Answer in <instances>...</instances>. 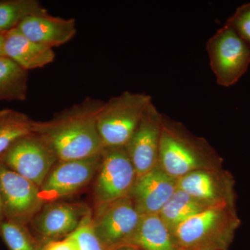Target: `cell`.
Instances as JSON below:
<instances>
[{
    "label": "cell",
    "instance_id": "obj_1",
    "mask_svg": "<svg viewBox=\"0 0 250 250\" xmlns=\"http://www.w3.org/2000/svg\"><path fill=\"white\" fill-rule=\"evenodd\" d=\"M104 102L87 97L55 113L47 121L34 122V133L43 140L58 161L80 160L103 152L97 120Z\"/></svg>",
    "mask_w": 250,
    "mask_h": 250
},
{
    "label": "cell",
    "instance_id": "obj_2",
    "mask_svg": "<svg viewBox=\"0 0 250 250\" xmlns=\"http://www.w3.org/2000/svg\"><path fill=\"white\" fill-rule=\"evenodd\" d=\"M158 166L175 179L202 170L223 167V159L203 137L162 113Z\"/></svg>",
    "mask_w": 250,
    "mask_h": 250
},
{
    "label": "cell",
    "instance_id": "obj_3",
    "mask_svg": "<svg viewBox=\"0 0 250 250\" xmlns=\"http://www.w3.org/2000/svg\"><path fill=\"white\" fill-rule=\"evenodd\" d=\"M241 224L235 206H215L188 220L172 234L179 250H229Z\"/></svg>",
    "mask_w": 250,
    "mask_h": 250
},
{
    "label": "cell",
    "instance_id": "obj_4",
    "mask_svg": "<svg viewBox=\"0 0 250 250\" xmlns=\"http://www.w3.org/2000/svg\"><path fill=\"white\" fill-rule=\"evenodd\" d=\"M152 103L150 95L131 91L104 102L97 120L104 146L125 147Z\"/></svg>",
    "mask_w": 250,
    "mask_h": 250
},
{
    "label": "cell",
    "instance_id": "obj_5",
    "mask_svg": "<svg viewBox=\"0 0 250 250\" xmlns=\"http://www.w3.org/2000/svg\"><path fill=\"white\" fill-rule=\"evenodd\" d=\"M210 66L218 85L236 84L250 65V47L225 23L206 44Z\"/></svg>",
    "mask_w": 250,
    "mask_h": 250
},
{
    "label": "cell",
    "instance_id": "obj_6",
    "mask_svg": "<svg viewBox=\"0 0 250 250\" xmlns=\"http://www.w3.org/2000/svg\"><path fill=\"white\" fill-rule=\"evenodd\" d=\"M136 179V170L125 147H104L93 190L97 207L128 196Z\"/></svg>",
    "mask_w": 250,
    "mask_h": 250
},
{
    "label": "cell",
    "instance_id": "obj_7",
    "mask_svg": "<svg viewBox=\"0 0 250 250\" xmlns=\"http://www.w3.org/2000/svg\"><path fill=\"white\" fill-rule=\"evenodd\" d=\"M58 161L45 141L38 135L23 136L0 156V163L40 188Z\"/></svg>",
    "mask_w": 250,
    "mask_h": 250
},
{
    "label": "cell",
    "instance_id": "obj_8",
    "mask_svg": "<svg viewBox=\"0 0 250 250\" xmlns=\"http://www.w3.org/2000/svg\"><path fill=\"white\" fill-rule=\"evenodd\" d=\"M142 215L128 195L98 207L91 225L104 246L112 250L127 245Z\"/></svg>",
    "mask_w": 250,
    "mask_h": 250
},
{
    "label": "cell",
    "instance_id": "obj_9",
    "mask_svg": "<svg viewBox=\"0 0 250 250\" xmlns=\"http://www.w3.org/2000/svg\"><path fill=\"white\" fill-rule=\"evenodd\" d=\"M0 187L4 220L27 225L45 204L39 187L1 163Z\"/></svg>",
    "mask_w": 250,
    "mask_h": 250
},
{
    "label": "cell",
    "instance_id": "obj_10",
    "mask_svg": "<svg viewBox=\"0 0 250 250\" xmlns=\"http://www.w3.org/2000/svg\"><path fill=\"white\" fill-rule=\"evenodd\" d=\"M101 154L80 160L57 161L39 188L44 203L72 195L89 183L98 172Z\"/></svg>",
    "mask_w": 250,
    "mask_h": 250
},
{
    "label": "cell",
    "instance_id": "obj_11",
    "mask_svg": "<svg viewBox=\"0 0 250 250\" xmlns=\"http://www.w3.org/2000/svg\"><path fill=\"white\" fill-rule=\"evenodd\" d=\"M234 177L223 168L195 171L178 179V188L207 207H236Z\"/></svg>",
    "mask_w": 250,
    "mask_h": 250
},
{
    "label": "cell",
    "instance_id": "obj_12",
    "mask_svg": "<svg viewBox=\"0 0 250 250\" xmlns=\"http://www.w3.org/2000/svg\"><path fill=\"white\" fill-rule=\"evenodd\" d=\"M161 121L162 113L151 103L125 146L136 170V177L153 170L159 164Z\"/></svg>",
    "mask_w": 250,
    "mask_h": 250
},
{
    "label": "cell",
    "instance_id": "obj_13",
    "mask_svg": "<svg viewBox=\"0 0 250 250\" xmlns=\"http://www.w3.org/2000/svg\"><path fill=\"white\" fill-rule=\"evenodd\" d=\"M89 220L88 209L85 206L52 202L42 206L30 223L36 233L54 241L70 236Z\"/></svg>",
    "mask_w": 250,
    "mask_h": 250
},
{
    "label": "cell",
    "instance_id": "obj_14",
    "mask_svg": "<svg viewBox=\"0 0 250 250\" xmlns=\"http://www.w3.org/2000/svg\"><path fill=\"white\" fill-rule=\"evenodd\" d=\"M177 188L178 179L171 177L157 166L136 177L129 196L141 214H159Z\"/></svg>",
    "mask_w": 250,
    "mask_h": 250
},
{
    "label": "cell",
    "instance_id": "obj_15",
    "mask_svg": "<svg viewBox=\"0 0 250 250\" xmlns=\"http://www.w3.org/2000/svg\"><path fill=\"white\" fill-rule=\"evenodd\" d=\"M16 29L31 41L52 49L71 41L77 31L74 18L56 17L48 12L29 16Z\"/></svg>",
    "mask_w": 250,
    "mask_h": 250
},
{
    "label": "cell",
    "instance_id": "obj_16",
    "mask_svg": "<svg viewBox=\"0 0 250 250\" xmlns=\"http://www.w3.org/2000/svg\"><path fill=\"white\" fill-rule=\"evenodd\" d=\"M2 56L28 72L47 66L56 57L53 49L31 41L16 29L6 32Z\"/></svg>",
    "mask_w": 250,
    "mask_h": 250
},
{
    "label": "cell",
    "instance_id": "obj_17",
    "mask_svg": "<svg viewBox=\"0 0 250 250\" xmlns=\"http://www.w3.org/2000/svg\"><path fill=\"white\" fill-rule=\"evenodd\" d=\"M126 246L143 250H179L172 232L159 214L143 215Z\"/></svg>",
    "mask_w": 250,
    "mask_h": 250
},
{
    "label": "cell",
    "instance_id": "obj_18",
    "mask_svg": "<svg viewBox=\"0 0 250 250\" xmlns=\"http://www.w3.org/2000/svg\"><path fill=\"white\" fill-rule=\"evenodd\" d=\"M207 208L209 207L202 205L178 188L159 215L172 233L181 225Z\"/></svg>",
    "mask_w": 250,
    "mask_h": 250
},
{
    "label": "cell",
    "instance_id": "obj_19",
    "mask_svg": "<svg viewBox=\"0 0 250 250\" xmlns=\"http://www.w3.org/2000/svg\"><path fill=\"white\" fill-rule=\"evenodd\" d=\"M29 72L6 57H0V101H24L27 98Z\"/></svg>",
    "mask_w": 250,
    "mask_h": 250
},
{
    "label": "cell",
    "instance_id": "obj_20",
    "mask_svg": "<svg viewBox=\"0 0 250 250\" xmlns=\"http://www.w3.org/2000/svg\"><path fill=\"white\" fill-rule=\"evenodd\" d=\"M34 122L22 112L11 108L0 110V156L17 140L33 134Z\"/></svg>",
    "mask_w": 250,
    "mask_h": 250
},
{
    "label": "cell",
    "instance_id": "obj_21",
    "mask_svg": "<svg viewBox=\"0 0 250 250\" xmlns=\"http://www.w3.org/2000/svg\"><path fill=\"white\" fill-rule=\"evenodd\" d=\"M46 13L47 10L38 0L0 1V34L16 29L29 16Z\"/></svg>",
    "mask_w": 250,
    "mask_h": 250
},
{
    "label": "cell",
    "instance_id": "obj_22",
    "mask_svg": "<svg viewBox=\"0 0 250 250\" xmlns=\"http://www.w3.org/2000/svg\"><path fill=\"white\" fill-rule=\"evenodd\" d=\"M27 225L4 220L0 227V236L9 250H37Z\"/></svg>",
    "mask_w": 250,
    "mask_h": 250
},
{
    "label": "cell",
    "instance_id": "obj_23",
    "mask_svg": "<svg viewBox=\"0 0 250 250\" xmlns=\"http://www.w3.org/2000/svg\"><path fill=\"white\" fill-rule=\"evenodd\" d=\"M70 236L76 243L79 250H108L94 231L90 220L81 225Z\"/></svg>",
    "mask_w": 250,
    "mask_h": 250
},
{
    "label": "cell",
    "instance_id": "obj_24",
    "mask_svg": "<svg viewBox=\"0 0 250 250\" xmlns=\"http://www.w3.org/2000/svg\"><path fill=\"white\" fill-rule=\"evenodd\" d=\"M226 23L250 47V2L237 8Z\"/></svg>",
    "mask_w": 250,
    "mask_h": 250
},
{
    "label": "cell",
    "instance_id": "obj_25",
    "mask_svg": "<svg viewBox=\"0 0 250 250\" xmlns=\"http://www.w3.org/2000/svg\"><path fill=\"white\" fill-rule=\"evenodd\" d=\"M42 250H79L75 241L68 236L60 241L49 242Z\"/></svg>",
    "mask_w": 250,
    "mask_h": 250
},
{
    "label": "cell",
    "instance_id": "obj_26",
    "mask_svg": "<svg viewBox=\"0 0 250 250\" xmlns=\"http://www.w3.org/2000/svg\"><path fill=\"white\" fill-rule=\"evenodd\" d=\"M112 250H143L137 248V247L132 246H122L115 248Z\"/></svg>",
    "mask_w": 250,
    "mask_h": 250
},
{
    "label": "cell",
    "instance_id": "obj_27",
    "mask_svg": "<svg viewBox=\"0 0 250 250\" xmlns=\"http://www.w3.org/2000/svg\"><path fill=\"white\" fill-rule=\"evenodd\" d=\"M4 217L3 214L2 209V202H1V187H0V227H1V223L4 222Z\"/></svg>",
    "mask_w": 250,
    "mask_h": 250
},
{
    "label": "cell",
    "instance_id": "obj_28",
    "mask_svg": "<svg viewBox=\"0 0 250 250\" xmlns=\"http://www.w3.org/2000/svg\"><path fill=\"white\" fill-rule=\"evenodd\" d=\"M6 34V32L0 34V57L2 56L3 44H4V38Z\"/></svg>",
    "mask_w": 250,
    "mask_h": 250
}]
</instances>
